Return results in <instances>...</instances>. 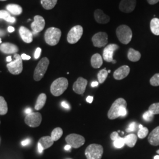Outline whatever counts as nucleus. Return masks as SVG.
<instances>
[{
    "label": "nucleus",
    "mask_w": 159,
    "mask_h": 159,
    "mask_svg": "<svg viewBox=\"0 0 159 159\" xmlns=\"http://www.w3.org/2000/svg\"><path fill=\"white\" fill-rule=\"evenodd\" d=\"M148 141L152 146H159V126L156 127L150 133Z\"/></svg>",
    "instance_id": "20"
},
{
    "label": "nucleus",
    "mask_w": 159,
    "mask_h": 159,
    "mask_svg": "<svg viewBox=\"0 0 159 159\" xmlns=\"http://www.w3.org/2000/svg\"><path fill=\"white\" fill-rule=\"evenodd\" d=\"M108 71H107L106 68L101 70L98 72V75H97V77H98V80L99 83L102 84L106 81V80L107 76H108Z\"/></svg>",
    "instance_id": "32"
},
{
    "label": "nucleus",
    "mask_w": 159,
    "mask_h": 159,
    "mask_svg": "<svg viewBox=\"0 0 159 159\" xmlns=\"http://www.w3.org/2000/svg\"><path fill=\"white\" fill-rule=\"evenodd\" d=\"M119 48L118 45L116 44H110L106 46L102 53V58L107 62H111L113 61V55L114 51Z\"/></svg>",
    "instance_id": "13"
},
{
    "label": "nucleus",
    "mask_w": 159,
    "mask_h": 159,
    "mask_svg": "<svg viewBox=\"0 0 159 159\" xmlns=\"http://www.w3.org/2000/svg\"><path fill=\"white\" fill-rule=\"evenodd\" d=\"M98 85V82H97V81H93L91 83V87H97Z\"/></svg>",
    "instance_id": "49"
},
{
    "label": "nucleus",
    "mask_w": 159,
    "mask_h": 159,
    "mask_svg": "<svg viewBox=\"0 0 159 159\" xmlns=\"http://www.w3.org/2000/svg\"><path fill=\"white\" fill-rule=\"evenodd\" d=\"M19 33L21 39L26 43H31L33 40V34L29 29L21 26L19 29Z\"/></svg>",
    "instance_id": "17"
},
{
    "label": "nucleus",
    "mask_w": 159,
    "mask_h": 159,
    "mask_svg": "<svg viewBox=\"0 0 159 159\" xmlns=\"http://www.w3.org/2000/svg\"><path fill=\"white\" fill-rule=\"evenodd\" d=\"M63 131L61 128L57 127L55 128L51 132V137L52 140L55 142L59 140L63 135Z\"/></svg>",
    "instance_id": "30"
},
{
    "label": "nucleus",
    "mask_w": 159,
    "mask_h": 159,
    "mask_svg": "<svg viewBox=\"0 0 159 159\" xmlns=\"http://www.w3.org/2000/svg\"><path fill=\"white\" fill-rule=\"evenodd\" d=\"M0 43H1V39H0Z\"/></svg>",
    "instance_id": "59"
},
{
    "label": "nucleus",
    "mask_w": 159,
    "mask_h": 159,
    "mask_svg": "<svg viewBox=\"0 0 159 159\" xmlns=\"http://www.w3.org/2000/svg\"><path fill=\"white\" fill-rule=\"evenodd\" d=\"M137 125L136 123L135 122H133L130 123L129 125L128 128L126 129V131L127 132H133V131H134L136 130Z\"/></svg>",
    "instance_id": "38"
},
{
    "label": "nucleus",
    "mask_w": 159,
    "mask_h": 159,
    "mask_svg": "<svg viewBox=\"0 0 159 159\" xmlns=\"http://www.w3.org/2000/svg\"><path fill=\"white\" fill-rule=\"evenodd\" d=\"M87 85V80L83 78L79 77L73 86V91L78 94H83L85 92V88Z\"/></svg>",
    "instance_id": "15"
},
{
    "label": "nucleus",
    "mask_w": 159,
    "mask_h": 159,
    "mask_svg": "<svg viewBox=\"0 0 159 159\" xmlns=\"http://www.w3.org/2000/svg\"><path fill=\"white\" fill-rule=\"evenodd\" d=\"M130 68L128 66H123L117 69L114 72V78L117 80H121L125 78L130 73Z\"/></svg>",
    "instance_id": "16"
},
{
    "label": "nucleus",
    "mask_w": 159,
    "mask_h": 159,
    "mask_svg": "<svg viewBox=\"0 0 159 159\" xmlns=\"http://www.w3.org/2000/svg\"><path fill=\"white\" fill-rule=\"evenodd\" d=\"M24 113H25V114H27H27L31 113H33V112H32V110H31V108H26V109L25 110V111H24Z\"/></svg>",
    "instance_id": "47"
},
{
    "label": "nucleus",
    "mask_w": 159,
    "mask_h": 159,
    "mask_svg": "<svg viewBox=\"0 0 159 159\" xmlns=\"http://www.w3.org/2000/svg\"><path fill=\"white\" fill-rule=\"evenodd\" d=\"M0 19L6 20L9 23H14L16 20L14 17H11L10 12L6 10H0Z\"/></svg>",
    "instance_id": "28"
},
{
    "label": "nucleus",
    "mask_w": 159,
    "mask_h": 159,
    "mask_svg": "<svg viewBox=\"0 0 159 159\" xmlns=\"http://www.w3.org/2000/svg\"><path fill=\"white\" fill-rule=\"evenodd\" d=\"M15 60L7 64V67L10 73L14 75H18L23 71V60L18 54H14Z\"/></svg>",
    "instance_id": "7"
},
{
    "label": "nucleus",
    "mask_w": 159,
    "mask_h": 159,
    "mask_svg": "<svg viewBox=\"0 0 159 159\" xmlns=\"http://www.w3.org/2000/svg\"><path fill=\"white\" fill-rule=\"evenodd\" d=\"M143 127V125H139V129H142Z\"/></svg>",
    "instance_id": "54"
},
{
    "label": "nucleus",
    "mask_w": 159,
    "mask_h": 159,
    "mask_svg": "<svg viewBox=\"0 0 159 159\" xmlns=\"http://www.w3.org/2000/svg\"><path fill=\"white\" fill-rule=\"evenodd\" d=\"M123 107H127V102L123 98H117L113 103L112 106L108 110V117L109 119L114 120L119 117L120 109Z\"/></svg>",
    "instance_id": "5"
},
{
    "label": "nucleus",
    "mask_w": 159,
    "mask_h": 159,
    "mask_svg": "<svg viewBox=\"0 0 159 159\" xmlns=\"http://www.w3.org/2000/svg\"><path fill=\"white\" fill-rule=\"evenodd\" d=\"M156 152H157V153L159 154V150H157V151H156Z\"/></svg>",
    "instance_id": "56"
},
{
    "label": "nucleus",
    "mask_w": 159,
    "mask_h": 159,
    "mask_svg": "<svg viewBox=\"0 0 159 159\" xmlns=\"http://www.w3.org/2000/svg\"><path fill=\"white\" fill-rule=\"evenodd\" d=\"M148 3L150 5H154L159 2V0H147Z\"/></svg>",
    "instance_id": "43"
},
{
    "label": "nucleus",
    "mask_w": 159,
    "mask_h": 159,
    "mask_svg": "<svg viewBox=\"0 0 159 159\" xmlns=\"http://www.w3.org/2000/svg\"><path fill=\"white\" fill-rule=\"evenodd\" d=\"M41 49L40 48V47H38L36 50L35 51V53H34V58L35 59H38L40 56V54H41Z\"/></svg>",
    "instance_id": "40"
},
{
    "label": "nucleus",
    "mask_w": 159,
    "mask_h": 159,
    "mask_svg": "<svg viewBox=\"0 0 159 159\" xmlns=\"http://www.w3.org/2000/svg\"><path fill=\"white\" fill-rule=\"evenodd\" d=\"M127 58L132 62H136L140 59L141 54L139 51H136L134 49L130 48L128 51Z\"/></svg>",
    "instance_id": "22"
},
{
    "label": "nucleus",
    "mask_w": 159,
    "mask_h": 159,
    "mask_svg": "<svg viewBox=\"0 0 159 159\" xmlns=\"http://www.w3.org/2000/svg\"><path fill=\"white\" fill-rule=\"evenodd\" d=\"M103 152L104 150L102 145L91 144L86 148L85 155L87 159H101Z\"/></svg>",
    "instance_id": "4"
},
{
    "label": "nucleus",
    "mask_w": 159,
    "mask_h": 159,
    "mask_svg": "<svg viewBox=\"0 0 159 159\" xmlns=\"http://www.w3.org/2000/svg\"><path fill=\"white\" fill-rule=\"evenodd\" d=\"M18 50L16 45L10 43H2L0 46V51L4 54H16Z\"/></svg>",
    "instance_id": "19"
},
{
    "label": "nucleus",
    "mask_w": 159,
    "mask_h": 159,
    "mask_svg": "<svg viewBox=\"0 0 159 159\" xmlns=\"http://www.w3.org/2000/svg\"><path fill=\"white\" fill-rule=\"evenodd\" d=\"M94 16L97 23L105 24H107L110 20V18L104 14L102 10L97 9L94 13Z\"/></svg>",
    "instance_id": "18"
},
{
    "label": "nucleus",
    "mask_w": 159,
    "mask_h": 159,
    "mask_svg": "<svg viewBox=\"0 0 159 159\" xmlns=\"http://www.w3.org/2000/svg\"><path fill=\"white\" fill-rule=\"evenodd\" d=\"M143 118L145 121L150 122L152 121L154 119V115L150 111H147L143 115Z\"/></svg>",
    "instance_id": "37"
},
{
    "label": "nucleus",
    "mask_w": 159,
    "mask_h": 159,
    "mask_svg": "<svg viewBox=\"0 0 159 159\" xmlns=\"http://www.w3.org/2000/svg\"><path fill=\"white\" fill-rule=\"evenodd\" d=\"M150 83L153 86H159V73L154 74L150 80Z\"/></svg>",
    "instance_id": "36"
},
{
    "label": "nucleus",
    "mask_w": 159,
    "mask_h": 159,
    "mask_svg": "<svg viewBox=\"0 0 159 159\" xmlns=\"http://www.w3.org/2000/svg\"><path fill=\"white\" fill-rule=\"evenodd\" d=\"M136 6V0H121L120 2L119 9L121 11L130 13L133 11Z\"/></svg>",
    "instance_id": "14"
},
{
    "label": "nucleus",
    "mask_w": 159,
    "mask_h": 159,
    "mask_svg": "<svg viewBox=\"0 0 159 159\" xmlns=\"http://www.w3.org/2000/svg\"><path fill=\"white\" fill-rule=\"evenodd\" d=\"M120 137L118 132H116V131H114V132H113V133L111 134V135H110V138H111V139L113 142L114 141H115V140H116L117 139H119Z\"/></svg>",
    "instance_id": "39"
},
{
    "label": "nucleus",
    "mask_w": 159,
    "mask_h": 159,
    "mask_svg": "<svg viewBox=\"0 0 159 159\" xmlns=\"http://www.w3.org/2000/svg\"><path fill=\"white\" fill-rule=\"evenodd\" d=\"M15 31V29L14 27H12L11 26H10L8 27V31L10 33H12L13 31Z\"/></svg>",
    "instance_id": "48"
},
{
    "label": "nucleus",
    "mask_w": 159,
    "mask_h": 159,
    "mask_svg": "<svg viewBox=\"0 0 159 159\" xmlns=\"http://www.w3.org/2000/svg\"><path fill=\"white\" fill-rule=\"evenodd\" d=\"M68 86V80L60 77L54 80L51 84L50 91L54 96H60L66 91Z\"/></svg>",
    "instance_id": "1"
},
{
    "label": "nucleus",
    "mask_w": 159,
    "mask_h": 159,
    "mask_svg": "<svg viewBox=\"0 0 159 159\" xmlns=\"http://www.w3.org/2000/svg\"><path fill=\"white\" fill-rule=\"evenodd\" d=\"M91 66L94 68H99L102 65V58L100 54L96 53L91 58Z\"/></svg>",
    "instance_id": "21"
},
{
    "label": "nucleus",
    "mask_w": 159,
    "mask_h": 159,
    "mask_svg": "<svg viewBox=\"0 0 159 159\" xmlns=\"http://www.w3.org/2000/svg\"><path fill=\"white\" fill-rule=\"evenodd\" d=\"M54 141L52 140L51 136L43 137L39 141V143L41 145L44 150L50 148L54 144Z\"/></svg>",
    "instance_id": "23"
},
{
    "label": "nucleus",
    "mask_w": 159,
    "mask_h": 159,
    "mask_svg": "<svg viewBox=\"0 0 159 159\" xmlns=\"http://www.w3.org/2000/svg\"><path fill=\"white\" fill-rule=\"evenodd\" d=\"M57 0H41L43 7L47 10L52 9L57 4Z\"/></svg>",
    "instance_id": "29"
},
{
    "label": "nucleus",
    "mask_w": 159,
    "mask_h": 159,
    "mask_svg": "<svg viewBox=\"0 0 159 159\" xmlns=\"http://www.w3.org/2000/svg\"><path fill=\"white\" fill-rule=\"evenodd\" d=\"M125 144V139H124V138L121 137H120L119 139L114 141V146L116 148H121L124 147Z\"/></svg>",
    "instance_id": "35"
},
{
    "label": "nucleus",
    "mask_w": 159,
    "mask_h": 159,
    "mask_svg": "<svg viewBox=\"0 0 159 159\" xmlns=\"http://www.w3.org/2000/svg\"><path fill=\"white\" fill-rule=\"evenodd\" d=\"M125 144L130 148H133L137 140V137L134 134H130L124 137Z\"/></svg>",
    "instance_id": "26"
},
{
    "label": "nucleus",
    "mask_w": 159,
    "mask_h": 159,
    "mask_svg": "<svg viewBox=\"0 0 159 159\" xmlns=\"http://www.w3.org/2000/svg\"><path fill=\"white\" fill-rule=\"evenodd\" d=\"M31 142V140L30 139H25L24 140L22 141L21 145L23 146H27V145H29V144H30Z\"/></svg>",
    "instance_id": "41"
},
{
    "label": "nucleus",
    "mask_w": 159,
    "mask_h": 159,
    "mask_svg": "<svg viewBox=\"0 0 159 159\" xmlns=\"http://www.w3.org/2000/svg\"><path fill=\"white\" fill-rule=\"evenodd\" d=\"M116 62H117V61H116V60H114L113 61H112V63H113V64H116Z\"/></svg>",
    "instance_id": "55"
},
{
    "label": "nucleus",
    "mask_w": 159,
    "mask_h": 159,
    "mask_svg": "<svg viewBox=\"0 0 159 159\" xmlns=\"http://www.w3.org/2000/svg\"><path fill=\"white\" fill-rule=\"evenodd\" d=\"M7 11L13 15H20L23 12V8L21 6L17 4H8L6 7Z\"/></svg>",
    "instance_id": "24"
},
{
    "label": "nucleus",
    "mask_w": 159,
    "mask_h": 159,
    "mask_svg": "<svg viewBox=\"0 0 159 159\" xmlns=\"http://www.w3.org/2000/svg\"><path fill=\"white\" fill-rule=\"evenodd\" d=\"M148 111H150L153 115L159 114V102H156L152 104L148 108Z\"/></svg>",
    "instance_id": "34"
},
{
    "label": "nucleus",
    "mask_w": 159,
    "mask_h": 159,
    "mask_svg": "<svg viewBox=\"0 0 159 159\" xmlns=\"http://www.w3.org/2000/svg\"><path fill=\"white\" fill-rule=\"evenodd\" d=\"M66 141L71 148H78L85 143V139L79 134H70L66 137Z\"/></svg>",
    "instance_id": "9"
},
{
    "label": "nucleus",
    "mask_w": 159,
    "mask_h": 159,
    "mask_svg": "<svg viewBox=\"0 0 159 159\" xmlns=\"http://www.w3.org/2000/svg\"><path fill=\"white\" fill-rule=\"evenodd\" d=\"M116 35L120 41L123 44H128L133 37L130 28L126 25H121L116 30Z\"/></svg>",
    "instance_id": "3"
},
{
    "label": "nucleus",
    "mask_w": 159,
    "mask_h": 159,
    "mask_svg": "<svg viewBox=\"0 0 159 159\" xmlns=\"http://www.w3.org/2000/svg\"><path fill=\"white\" fill-rule=\"evenodd\" d=\"M86 101H87V102H88L89 103H91L93 101V97L90 96L87 97V98H86Z\"/></svg>",
    "instance_id": "46"
},
{
    "label": "nucleus",
    "mask_w": 159,
    "mask_h": 159,
    "mask_svg": "<svg viewBox=\"0 0 159 159\" xmlns=\"http://www.w3.org/2000/svg\"><path fill=\"white\" fill-rule=\"evenodd\" d=\"M6 60H7V62L10 63V62H11V56H8V57H7Z\"/></svg>",
    "instance_id": "51"
},
{
    "label": "nucleus",
    "mask_w": 159,
    "mask_h": 159,
    "mask_svg": "<svg viewBox=\"0 0 159 159\" xmlns=\"http://www.w3.org/2000/svg\"><path fill=\"white\" fill-rule=\"evenodd\" d=\"M0 1H7V0H0Z\"/></svg>",
    "instance_id": "58"
},
{
    "label": "nucleus",
    "mask_w": 159,
    "mask_h": 159,
    "mask_svg": "<svg viewBox=\"0 0 159 159\" xmlns=\"http://www.w3.org/2000/svg\"><path fill=\"white\" fill-rule=\"evenodd\" d=\"M110 72H111V70H108V73H110Z\"/></svg>",
    "instance_id": "57"
},
{
    "label": "nucleus",
    "mask_w": 159,
    "mask_h": 159,
    "mask_svg": "<svg viewBox=\"0 0 159 159\" xmlns=\"http://www.w3.org/2000/svg\"><path fill=\"white\" fill-rule=\"evenodd\" d=\"M61 36V31L58 28L50 27L46 30L44 39L46 43L51 46L57 45Z\"/></svg>",
    "instance_id": "2"
},
{
    "label": "nucleus",
    "mask_w": 159,
    "mask_h": 159,
    "mask_svg": "<svg viewBox=\"0 0 159 159\" xmlns=\"http://www.w3.org/2000/svg\"><path fill=\"white\" fill-rule=\"evenodd\" d=\"M34 22L31 23V28L33 31V34L35 35L44 30L46 22L44 18L40 16H35L34 17Z\"/></svg>",
    "instance_id": "12"
},
{
    "label": "nucleus",
    "mask_w": 159,
    "mask_h": 159,
    "mask_svg": "<svg viewBox=\"0 0 159 159\" xmlns=\"http://www.w3.org/2000/svg\"><path fill=\"white\" fill-rule=\"evenodd\" d=\"M46 100H47V96L44 93H41L38 97L36 104L35 106V109L36 110H40L43 108L45 104H46Z\"/></svg>",
    "instance_id": "25"
},
{
    "label": "nucleus",
    "mask_w": 159,
    "mask_h": 159,
    "mask_svg": "<svg viewBox=\"0 0 159 159\" xmlns=\"http://www.w3.org/2000/svg\"><path fill=\"white\" fill-rule=\"evenodd\" d=\"M154 159H159V155H157V156H155L154 157Z\"/></svg>",
    "instance_id": "53"
},
{
    "label": "nucleus",
    "mask_w": 159,
    "mask_h": 159,
    "mask_svg": "<svg viewBox=\"0 0 159 159\" xmlns=\"http://www.w3.org/2000/svg\"><path fill=\"white\" fill-rule=\"evenodd\" d=\"M61 104V106L64 108H66V109H70V106H69V104L65 101L62 102Z\"/></svg>",
    "instance_id": "42"
},
{
    "label": "nucleus",
    "mask_w": 159,
    "mask_h": 159,
    "mask_svg": "<svg viewBox=\"0 0 159 159\" xmlns=\"http://www.w3.org/2000/svg\"><path fill=\"white\" fill-rule=\"evenodd\" d=\"M71 148V146H70L69 144H67V145L65 146V147H64V149H65L66 150H67V151L70 150Z\"/></svg>",
    "instance_id": "50"
},
{
    "label": "nucleus",
    "mask_w": 159,
    "mask_h": 159,
    "mask_svg": "<svg viewBox=\"0 0 159 159\" xmlns=\"http://www.w3.org/2000/svg\"><path fill=\"white\" fill-rule=\"evenodd\" d=\"M5 34H6V33H5V31H2V30H0V37L4 36V35Z\"/></svg>",
    "instance_id": "52"
},
{
    "label": "nucleus",
    "mask_w": 159,
    "mask_h": 159,
    "mask_svg": "<svg viewBox=\"0 0 159 159\" xmlns=\"http://www.w3.org/2000/svg\"><path fill=\"white\" fill-rule=\"evenodd\" d=\"M150 30L153 34L159 35V19L154 18L150 21Z\"/></svg>",
    "instance_id": "27"
},
{
    "label": "nucleus",
    "mask_w": 159,
    "mask_h": 159,
    "mask_svg": "<svg viewBox=\"0 0 159 159\" xmlns=\"http://www.w3.org/2000/svg\"><path fill=\"white\" fill-rule=\"evenodd\" d=\"M49 64L50 61L47 57H44L40 60L34 70V79L35 81H39L43 78Z\"/></svg>",
    "instance_id": "6"
},
{
    "label": "nucleus",
    "mask_w": 159,
    "mask_h": 159,
    "mask_svg": "<svg viewBox=\"0 0 159 159\" xmlns=\"http://www.w3.org/2000/svg\"><path fill=\"white\" fill-rule=\"evenodd\" d=\"M25 123L31 127H37L40 125L42 121V116L40 113H34L27 114L25 118Z\"/></svg>",
    "instance_id": "11"
},
{
    "label": "nucleus",
    "mask_w": 159,
    "mask_h": 159,
    "mask_svg": "<svg viewBox=\"0 0 159 159\" xmlns=\"http://www.w3.org/2000/svg\"><path fill=\"white\" fill-rule=\"evenodd\" d=\"M83 34V28L81 25H75L70 30L67 34V41L70 44L77 43Z\"/></svg>",
    "instance_id": "8"
},
{
    "label": "nucleus",
    "mask_w": 159,
    "mask_h": 159,
    "mask_svg": "<svg viewBox=\"0 0 159 159\" xmlns=\"http://www.w3.org/2000/svg\"><path fill=\"white\" fill-rule=\"evenodd\" d=\"M21 57L22 58V60H30L31 58V57L30 56H28L25 54H23Z\"/></svg>",
    "instance_id": "44"
},
{
    "label": "nucleus",
    "mask_w": 159,
    "mask_h": 159,
    "mask_svg": "<svg viewBox=\"0 0 159 159\" xmlns=\"http://www.w3.org/2000/svg\"><path fill=\"white\" fill-rule=\"evenodd\" d=\"M37 146H38V151H39V152L40 153H42L43 152V150H44V149H43V148L41 146V145L39 143H38Z\"/></svg>",
    "instance_id": "45"
},
{
    "label": "nucleus",
    "mask_w": 159,
    "mask_h": 159,
    "mask_svg": "<svg viewBox=\"0 0 159 159\" xmlns=\"http://www.w3.org/2000/svg\"><path fill=\"white\" fill-rule=\"evenodd\" d=\"M148 130L147 127H143L142 129H140L137 132V136L139 138L143 139L148 136Z\"/></svg>",
    "instance_id": "33"
},
{
    "label": "nucleus",
    "mask_w": 159,
    "mask_h": 159,
    "mask_svg": "<svg viewBox=\"0 0 159 159\" xmlns=\"http://www.w3.org/2000/svg\"><path fill=\"white\" fill-rule=\"evenodd\" d=\"M8 111L7 103L3 97L0 96V115H5Z\"/></svg>",
    "instance_id": "31"
},
{
    "label": "nucleus",
    "mask_w": 159,
    "mask_h": 159,
    "mask_svg": "<svg viewBox=\"0 0 159 159\" xmlns=\"http://www.w3.org/2000/svg\"><path fill=\"white\" fill-rule=\"evenodd\" d=\"M92 42L96 47H104L108 43V35L105 32H98L93 36Z\"/></svg>",
    "instance_id": "10"
}]
</instances>
